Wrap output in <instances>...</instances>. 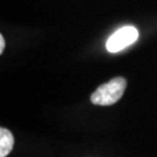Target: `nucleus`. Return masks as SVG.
I'll list each match as a JSON object with an SVG mask.
<instances>
[{"mask_svg": "<svg viewBox=\"0 0 157 157\" xmlns=\"http://www.w3.org/2000/svg\"><path fill=\"white\" fill-rule=\"evenodd\" d=\"M4 49H5V39L2 35H0V54L4 52Z\"/></svg>", "mask_w": 157, "mask_h": 157, "instance_id": "nucleus-4", "label": "nucleus"}, {"mask_svg": "<svg viewBox=\"0 0 157 157\" xmlns=\"http://www.w3.org/2000/svg\"><path fill=\"white\" fill-rule=\"evenodd\" d=\"M14 146V136L8 129L0 128V157H6Z\"/></svg>", "mask_w": 157, "mask_h": 157, "instance_id": "nucleus-3", "label": "nucleus"}, {"mask_svg": "<svg viewBox=\"0 0 157 157\" xmlns=\"http://www.w3.org/2000/svg\"><path fill=\"white\" fill-rule=\"evenodd\" d=\"M139 37L137 29L133 26H126L113 34L106 42V49L109 52H119L134 43Z\"/></svg>", "mask_w": 157, "mask_h": 157, "instance_id": "nucleus-2", "label": "nucleus"}, {"mask_svg": "<svg viewBox=\"0 0 157 157\" xmlns=\"http://www.w3.org/2000/svg\"><path fill=\"white\" fill-rule=\"evenodd\" d=\"M127 87V80L124 77H115L100 85L91 95V101L94 105L108 106L118 102Z\"/></svg>", "mask_w": 157, "mask_h": 157, "instance_id": "nucleus-1", "label": "nucleus"}]
</instances>
